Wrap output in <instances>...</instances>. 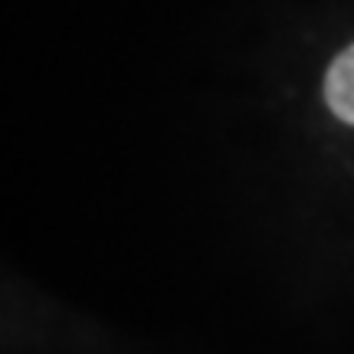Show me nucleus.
<instances>
[{
    "mask_svg": "<svg viewBox=\"0 0 354 354\" xmlns=\"http://www.w3.org/2000/svg\"><path fill=\"white\" fill-rule=\"evenodd\" d=\"M325 102L344 125H354V43L328 66L325 76Z\"/></svg>",
    "mask_w": 354,
    "mask_h": 354,
    "instance_id": "f257e3e1",
    "label": "nucleus"
}]
</instances>
